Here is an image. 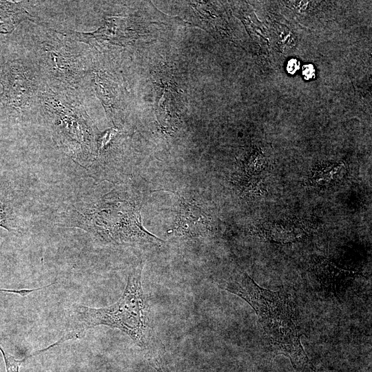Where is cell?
Masks as SVG:
<instances>
[{
    "label": "cell",
    "mask_w": 372,
    "mask_h": 372,
    "mask_svg": "<svg viewBox=\"0 0 372 372\" xmlns=\"http://www.w3.org/2000/svg\"><path fill=\"white\" fill-rule=\"evenodd\" d=\"M59 223L81 229L103 242L115 245L162 242L145 230L135 206L110 194L96 203L69 207Z\"/></svg>",
    "instance_id": "3957f363"
},
{
    "label": "cell",
    "mask_w": 372,
    "mask_h": 372,
    "mask_svg": "<svg viewBox=\"0 0 372 372\" xmlns=\"http://www.w3.org/2000/svg\"><path fill=\"white\" fill-rule=\"evenodd\" d=\"M304 223L300 220H285L262 225L258 234L265 239L281 243H287L304 238L307 231Z\"/></svg>",
    "instance_id": "8992f818"
},
{
    "label": "cell",
    "mask_w": 372,
    "mask_h": 372,
    "mask_svg": "<svg viewBox=\"0 0 372 372\" xmlns=\"http://www.w3.org/2000/svg\"><path fill=\"white\" fill-rule=\"evenodd\" d=\"M0 227L9 231L18 229V223L12 207L0 195Z\"/></svg>",
    "instance_id": "ba28073f"
},
{
    "label": "cell",
    "mask_w": 372,
    "mask_h": 372,
    "mask_svg": "<svg viewBox=\"0 0 372 372\" xmlns=\"http://www.w3.org/2000/svg\"><path fill=\"white\" fill-rule=\"evenodd\" d=\"M223 289L245 300L255 311L271 350L289 358L296 369L308 364L288 297L258 286L246 273Z\"/></svg>",
    "instance_id": "7a4b0ae2"
},
{
    "label": "cell",
    "mask_w": 372,
    "mask_h": 372,
    "mask_svg": "<svg viewBox=\"0 0 372 372\" xmlns=\"http://www.w3.org/2000/svg\"><path fill=\"white\" fill-rule=\"evenodd\" d=\"M311 270L324 292L337 296L359 273L344 270L322 257L313 258Z\"/></svg>",
    "instance_id": "277c9868"
},
{
    "label": "cell",
    "mask_w": 372,
    "mask_h": 372,
    "mask_svg": "<svg viewBox=\"0 0 372 372\" xmlns=\"http://www.w3.org/2000/svg\"><path fill=\"white\" fill-rule=\"evenodd\" d=\"M143 260L130 267L125 288L114 304L101 308L74 303L69 310L60 344L83 338L87 331L99 326L116 329L129 336L136 344L149 349L156 340L150 309L142 287Z\"/></svg>",
    "instance_id": "6da1fadb"
},
{
    "label": "cell",
    "mask_w": 372,
    "mask_h": 372,
    "mask_svg": "<svg viewBox=\"0 0 372 372\" xmlns=\"http://www.w3.org/2000/svg\"><path fill=\"white\" fill-rule=\"evenodd\" d=\"M258 158H250L241 165L240 172L236 180L242 192L247 196H258L263 192L261 187V173L264 165Z\"/></svg>",
    "instance_id": "52a82bcc"
},
{
    "label": "cell",
    "mask_w": 372,
    "mask_h": 372,
    "mask_svg": "<svg viewBox=\"0 0 372 372\" xmlns=\"http://www.w3.org/2000/svg\"><path fill=\"white\" fill-rule=\"evenodd\" d=\"M302 74L304 80L313 79L316 77V70L313 65L304 64L302 68Z\"/></svg>",
    "instance_id": "30bf717a"
},
{
    "label": "cell",
    "mask_w": 372,
    "mask_h": 372,
    "mask_svg": "<svg viewBox=\"0 0 372 372\" xmlns=\"http://www.w3.org/2000/svg\"><path fill=\"white\" fill-rule=\"evenodd\" d=\"M158 370L160 371V372H163V371H162V369H159Z\"/></svg>",
    "instance_id": "7c38bea8"
},
{
    "label": "cell",
    "mask_w": 372,
    "mask_h": 372,
    "mask_svg": "<svg viewBox=\"0 0 372 372\" xmlns=\"http://www.w3.org/2000/svg\"><path fill=\"white\" fill-rule=\"evenodd\" d=\"M48 351L47 348L34 352L33 353L29 354L21 360L16 359L13 355H10L8 352L5 351L2 347L0 345V351L3 355L5 366H6V372H19L20 366L23 362H25L27 358L37 355L42 352Z\"/></svg>",
    "instance_id": "9c48e42d"
},
{
    "label": "cell",
    "mask_w": 372,
    "mask_h": 372,
    "mask_svg": "<svg viewBox=\"0 0 372 372\" xmlns=\"http://www.w3.org/2000/svg\"><path fill=\"white\" fill-rule=\"evenodd\" d=\"M300 67V61L298 59L293 58L288 61L286 65V70L289 74H294L298 70H299Z\"/></svg>",
    "instance_id": "8fae6325"
},
{
    "label": "cell",
    "mask_w": 372,
    "mask_h": 372,
    "mask_svg": "<svg viewBox=\"0 0 372 372\" xmlns=\"http://www.w3.org/2000/svg\"><path fill=\"white\" fill-rule=\"evenodd\" d=\"M210 218L199 206L181 198L173 231L189 238L203 236L210 229Z\"/></svg>",
    "instance_id": "5b68a950"
}]
</instances>
